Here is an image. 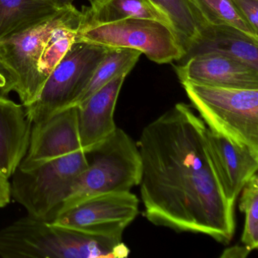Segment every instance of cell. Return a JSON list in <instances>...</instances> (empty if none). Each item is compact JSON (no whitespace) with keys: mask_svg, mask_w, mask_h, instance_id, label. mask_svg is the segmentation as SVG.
<instances>
[{"mask_svg":"<svg viewBox=\"0 0 258 258\" xmlns=\"http://www.w3.org/2000/svg\"><path fill=\"white\" fill-rule=\"evenodd\" d=\"M137 145L146 219L229 244L235 232V204L217 173L208 126L191 106L176 104L143 128Z\"/></svg>","mask_w":258,"mask_h":258,"instance_id":"1","label":"cell"},{"mask_svg":"<svg viewBox=\"0 0 258 258\" xmlns=\"http://www.w3.org/2000/svg\"><path fill=\"white\" fill-rule=\"evenodd\" d=\"M84 13L66 6L40 25L0 43V57L16 80L15 92L25 107L38 97L52 71L76 41Z\"/></svg>","mask_w":258,"mask_h":258,"instance_id":"2","label":"cell"},{"mask_svg":"<svg viewBox=\"0 0 258 258\" xmlns=\"http://www.w3.org/2000/svg\"><path fill=\"white\" fill-rule=\"evenodd\" d=\"M122 241L79 232L27 215L0 229L4 258H123Z\"/></svg>","mask_w":258,"mask_h":258,"instance_id":"3","label":"cell"},{"mask_svg":"<svg viewBox=\"0 0 258 258\" xmlns=\"http://www.w3.org/2000/svg\"><path fill=\"white\" fill-rule=\"evenodd\" d=\"M182 85L210 130L258 154V89Z\"/></svg>","mask_w":258,"mask_h":258,"instance_id":"4","label":"cell"},{"mask_svg":"<svg viewBox=\"0 0 258 258\" xmlns=\"http://www.w3.org/2000/svg\"><path fill=\"white\" fill-rule=\"evenodd\" d=\"M89 163L87 154L80 150L31 168L18 167L10 182L12 198L27 210L28 215L53 221Z\"/></svg>","mask_w":258,"mask_h":258,"instance_id":"5","label":"cell"},{"mask_svg":"<svg viewBox=\"0 0 258 258\" xmlns=\"http://www.w3.org/2000/svg\"><path fill=\"white\" fill-rule=\"evenodd\" d=\"M90 154L93 155V161L74 182L61 211L88 198L130 191L140 185V151L137 143L123 130L117 127L108 140Z\"/></svg>","mask_w":258,"mask_h":258,"instance_id":"6","label":"cell"},{"mask_svg":"<svg viewBox=\"0 0 258 258\" xmlns=\"http://www.w3.org/2000/svg\"><path fill=\"white\" fill-rule=\"evenodd\" d=\"M108 47L78 40L46 80L35 101L25 107L32 124L74 106L88 84Z\"/></svg>","mask_w":258,"mask_h":258,"instance_id":"7","label":"cell"},{"mask_svg":"<svg viewBox=\"0 0 258 258\" xmlns=\"http://www.w3.org/2000/svg\"><path fill=\"white\" fill-rule=\"evenodd\" d=\"M77 39L108 48L136 49L159 64L179 61L185 55L171 27L152 19L130 18L87 25L80 30Z\"/></svg>","mask_w":258,"mask_h":258,"instance_id":"8","label":"cell"},{"mask_svg":"<svg viewBox=\"0 0 258 258\" xmlns=\"http://www.w3.org/2000/svg\"><path fill=\"white\" fill-rule=\"evenodd\" d=\"M138 198L130 191L84 199L61 211L52 223L96 236L122 241L123 231L139 214Z\"/></svg>","mask_w":258,"mask_h":258,"instance_id":"9","label":"cell"},{"mask_svg":"<svg viewBox=\"0 0 258 258\" xmlns=\"http://www.w3.org/2000/svg\"><path fill=\"white\" fill-rule=\"evenodd\" d=\"M80 150L78 108L69 107L43 123L32 124L28 151L18 167L31 168Z\"/></svg>","mask_w":258,"mask_h":258,"instance_id":"10","label":"cell"},{"mask_svg":"<svg viewBox=\"0 0 258 258\" xmlns=\"http://www.w3.org/2000/svg\"><path fill=\"white\" fill-rule=\"evenodd\" d=\"M174 69L181 84L258 89V70L221 54H196L174 66Z\"/></svg>","mask_w":258,"mask_h":258,"instance_id":"11","label":"cell"},{"mask_svg":"<svg viewBox=\"0 0 258 258\" xmlns=\"http://www.w3.org/2000/svg\"><path fill=\"white\" fill-rule=\"evenodd\" d=\"M126 77H117L76 106L81 149L87 155L97 149L117 128L114 111Z\"/></svg>","mask_w":258,"mask_h":258,"instance_id":"12","label":"cell"},{"mask_svg":"<svg viewBox=\"0 0 258 258\" xmlns=\"http://www.w3.org/2000/svg\"><path fill=\"white\" fill-rule=\"evenodd\" d=\"M208 142L225 194L231 202L235 204L246 182L257 172L258 154L209 128Z\"/></svg>","mask_w":258,"mask_h":258,"instance_id":"13","label":"cell"},{"mask_svg":"<svg viewBox=\"0 0 258 258\" xmlns=\"http://www.w3.org/2000/svg\"><path fill=\"white\" fill-rule=\"evenodd\" d=\"M31 130L25 107L0 97V172L9 179L26 155Z\"/></svg>","mask_w":258,"mask_h":258,"instance_id":"14","label":"cell"},{"mask_svg":"<svg viewBox=\"0 0 258 258\" xmlns=\"http://www.w3.org/2000/svg\"><path fill=\"white\" fill-rule=\"evenodd\" d=\"M205 52L221 54L258 70V40L236 28L226 25H207L200 40L178 62Z\"/></svg>","mask_w":258,"mask_h":258,"instance_id":"15","label":"cell"},{"mask_svg":"<svg viewBox=\"0 0 258 258\" xmlns=\"http://www.w3.org/2000/svg\"><path fill=\"white\" fill-rule=\"evenodd\" d=\"M66 6L54 0H0V43L40 25Z\"/></svg>","mask_w":258,"mask_h":258,"instance_id":"16","label":"cell"},{"mask_svg":"<svg viewBox=\"0 0 258 258\" xmlns=\"http://www.w3.org/2000/svg\"><path fill=\"white\" fill-rule=\"evenodd\" d=\"M84 26L136 18L159 21L170 25L168 19L149 0H100L83 8ZM171 27V26H170Z\"/></svg>","mask_w":258,"mask_h":258,"instance_id":"17","label":"cell"},{"mask_svg":"<svg viewBox=\"0 0 258 258\" xmlns=\"http://www.w3.org/2000/svg\"><path fill=\"white\" fill-rule=\"evenodd\" d=\"M170 22L185 55L200 40L208 24L191 0H149ZM184 55V56H185Z\"/></svg>","mask_w":258,"mask_h":258,"instance_id":"18","label":"cell"},{"mask_svg":"<svg viewBox=\"0 0 258 258\" xmlns=\"http://www.w3.org/2000/svg\"><path fill=\"white\" fill-rule=\"evenodd\" d=\"M142 52L127 48H108L104 58L92 75L87 87L84 89L74 106L87 100L93 93L120 75H126L138 62Z\"/></svg>","mask_w":258,"mask_h":258,"instance_id":"19","label":"cell"},{"mask_svg":"<svg viewBox=\"0 0 258 258\" xmlns=\"http://www.w3.org/2000/svg\"><path fill=\"white\" fill-rule=\"evenodd\" d=\"M205 22L211 25H226L242 31L258 40V34L238 11L232 0H191Z\"/></svg>","mask_w":258,"mask_h":258,"instance_id":"20","label":"cell"},{"mask_svg":"<svg viewBox=\"0 0 258 258\" xmlns=\"http://www.w3.org/2000/svg\"><path fill=\"white\" fill-rule=\"evenodd\" d=\"M239 209L244 214L241 244L250 252L258 247V177L254 174L241 189Z\"/></svg>","mask_w":258,"mask_h":258,"instance_id":"21","label":"cell"},{"mask_svg":"<svg viewBox=\"0 0 258 258\" xmlns=\"http://www.w3.org/2000/svg\"><path fill=\"white\" fill-rule=\"evenodd\" d=\"M249 25L258 32V0H232Z\"/></svg>","mask_w":258,"mask_h":258,"instance_id":"22","label":"cell"},{"mask_svg":"<svg viewBox=\"0 0 258 258\" xmlns=\"http://www.w3.org/2000/svg\"><path fill=\"white\" fill-rule=\"evenodd\" d=\"M16 80L10 69L0 57V97L8 98L11 92L15 91Z\"/></svg>","mask_w":258,"mask_h":258,"instance_id":"23","label":"cell"},{"mask_svg":"<svg viewBox=\"0 0 258 258\" xmlns=\"http://www.w3.org/2000/svg\"><path fill=\"white\" fill-rule=\"evenodd\" d=\"M9 179L0 172V209L7 207L11 202V183Z\"/></svg>","mask_w":258,"mask_h":258,"instance_id":"24","label":"cell"},{"mask_svg":"<svg viewBox=\"0 0 258 258\" xmlns=\"http://www.w3.org/2000/svg\"><path fill=\"white\" fill-rule=\"evenodd\" d=\"M250 253V250L242 244L241 246L236 245L226 248L221 255V257H245Z\"/></svg>","mask_w":258,"mask_h":258,"instance_id":"25","label":"cell"},{"mask_svg":"<svg viewBox=\"0 0 258 258\" xmlns=\"http://www.w3.org/2000/svg\"><path fill=\"white\" fill-rule=\"evenodd\" d=\"M54 1L61 4V5H71V4H73L76 0H54Z\"/></svg>","mask_w":258,"mask_h":258,"instance_id":"26","label":"cell"},{"mask_svg":"<svg viewBox=\"0 0 258 258\" xmlns=\"http://www.w3.org/2000/svg\"><path fill=\"white\" fill-rule=\"evenodd\" d=\"M89 1L91 4V3L98 2V1H100V0H89Z\"/></svg>","mask_w":258,"mask_h":258,"instance_id":"27","label":"cell"}]
</instances>
